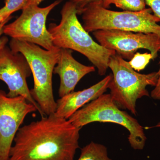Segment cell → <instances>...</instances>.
Returning a JSON list of instances; mask_svg holds the SVG:
<instances>
[{
	"mask_svg": "<svg viewBox=\"0 0 160 160\" xmlns=\"http://www.w3.org/2000/svg\"><path fill=\"white\" fill-rule=\"evenodd\" d=\"M72 50L61 48L59 57L53 73L60 79L59 95L60 98L74 91L80 80L86 75L95 71L94 66L83 65L72 55Z\"/></svg>",
	"mask_w": 160,
	"mask_h": 160,
	"instance_id": "cell-11",
	"label": "cell"
},
{
	"mask_svg": "<svg viewBox=\"0 0 160 160\" xmlns=\"http://www.w3.org/2000/svg\"><path fill=\"white\" fill-rule=\"evenodd\" d=\"M110 3L124 11L139 12L146 9L145 0H111Z\"/></svg>",
	"mask_w": 160,
	"mask_h": 160,
	"instance_id": "cell-15",
	"label": "cell"
},
{
	"mask_svg": "<svg viewBox=\"0 0 160 160\" xmlns=\"http://www.w3.org/2000/svg\"><path fill=\"white\" fill-rule=\"evenodd\" d=\"M31 73L29 63L22 54L14 52L6 46L0 49V80L8 86L7 95L11 98L23 97L36 107L42 117L44 116L27 85L26 79Z\"/></svg>",
	"mask_w": 160,
	"mask_h": 160,
	"instance_id": "cell-10",
	"label": "cell"
},
{
	"mask_svg": "<svg viewBox=\"0 0 160 160\" xmlns=\"http://www.w3.org/2000/svg\"><path fill=\"white\" fill-rule=\"evenodd\" d=\"M28 0H6L5 6L0 9L3 21L10 19L11 14L25 8Z\"/></svg>",
	"mask_w": 160,
	"mask_h": 160,
	"instance_id": "cell-14",
	"label": "cell"
},
{
	"mask_svg": "<svg viewBox=\"0 0 160 160\" xmlns=\"http://www.w3.org/2000/svg\"><path fill=\"white\" fill-rule=\"evenodd\" d=\"M61 14L59 24L51 23L48 28L54 46L78 52L97 68L99 75L106 74L109 59L116 52L95 42L78 19L77 8L74 3L66 2Z\"/></svg>",
	"mask_w": 160,
	"mask_h": 160,
	"instance_id": "cell-2",
	"label": "cell"
},
{
	"mask_svg": "<svg viewBox=\"0 0 160 160\" xmlns=\"http://www.w3.org/2000/svg\"><path fill=\"white\" fill-rule=\"evenodd\" d=\"M81 129L55 113L21 127L9 160H74Z\"/></svg>",
	"mask_w": 160,
	"mask_h": 160,
	"instance_id": "cell-1",
	"label": "cell"
},
{
	"mask_svg": "<svg viewBox=\"0 0 160 160\" xmlns=\"http://www.w3.org/2000/svg\"><path fill=\"white\" fill-rule=\"evenodd\" d=\"M68 120L80 129L94 122L118 124L129 132L128 141L132 148L142 150L146 145L147 138L142 126L137 120L121 110L110 94L100 96L79 109Z\"/></svg>",
	"mask_w": 160,
	"mask_h": 160,
	"instance_id": "cell-6",
	"label": "cell"
},
{
	"mask_svg": "<svg viewBox=\"0 0 160 160\" xmlns=\"http://www.w3.org/2000/svg\"><path fill=\"white\" fill-rule=\"evenodd\" d=\"M155 127H160V122L158 123L157 125H156V126H155Z\"/></svg>",
	"mask_w": 160,
	"mask_h": 160,
	"instance_id": "cell-23",
	"label": "cell"
},
{
	"mask_svg": "<svg viewBox=\"0 0 160 160\" xmlns=\"http://www.w3.org/2000/svg\"><path fill=\"white\" fill-rule=\"evenodd\" d=\"M78 160H112L109 157L106 146L92 142L81 149Z\"/></svg>",
	"mask_w": 160,
	"mask_h": 160,
	"instance_id": "cell-13",
	"label": "cell"
},
{
	"mask_svg": "<svg viewBox=\"0 0 160 160\" xmlns=\"http://www.w3.org/2000/svg\"><path fill=\"white\" fill-rule=\"evenodd\" d=\"M82 15L83 26L87 32L115 29L134 32L152 33L160 36V19L150 8L139 12L115 11L97 2L89 3L77 10Z\"/></svg>",
	"mask_w": 160,
	"mask_h": 160,
	"instance_id": "cell-4",
	"label": "cell"
},
{
	"mask_svg": "<svg viewBox=\"0 0 160 160\" xmlns=\"http://www.w3.org/2000/svg\"><path fill=\"white\" fill-rule=\"evenodd\" d=\"M156 16L160 19V0H145Z\"/></svg>",
	"mask_w": 160,
	"mask_h": 160,
	"instance_id": "cell-18",
	"label": "cell"
},
{
	"mask_svg": "<svg viewBox=\"0 0 160 160\" xmlns=\"http://www.w3.org/2000/svg\"><path fill=\"white\" fill-rule=\"evenodd\" d=\"M43 0H28L25 8L27 7V6H30V5H37V6H38L40 3Z\"/></svg>",
	"mask_w": 160,
	"mask_h": 160,
	"instance_id": "cell-21",
	"label": "cell"
},
{
	"mask_svg": "<svg viewBox=\"0 0 160 160\" xmlns=\"http://www.w3.org/2000/svg\"><path fill=\"white\" fill-rule=\"evenodd\" d=\"M38 109L21 96L9 97L0 89V160H9L18 131L26 117Z\"/></svg>",
	"mask_w": 160,
	"mask_h": 160,
	"instance_id": "cell-9",
	"label": "cell"
},
{
	"mask_svg": "<svg viewBox=\"0 0 160 160\" xmlns=\"http://www.w3.org/2000/svg\"><path fill=\"white\" fill-rule=\"evenodd\" d=\"M5 22V21H3V19L2 17V15H1V14H0V24H1L2 22Z\"/></svg>",
	"mask_w": 160,
	"mask_h": 160,
	"instance_id": "cell-22",
	"label": "cell"
},
{
	"mask_svg": "<svg viewBox=\"0 0 160 160\" xmlns=\"http://www.w3.org/2000/svg\"><path fill=\"white\" fill-rule=\"evenodd\" d=\"M111 0H69V1L76 5L77 10L82 9L86 5L92 2L99 3L103 7L108 9L111 5Z\"/></svg>",
	"mask_w": 160,
	"mask_h": 160,
	"instance_id": "cell-17",
	"label": "cell"
},
{
	"mask_svg": "<svg viewBox=\"0 0 160 160\" xmlns=\"http://www.w3.org/2000/svg\"><path fill=\"white\" fill-rule=\"evenodd\" d=\"M9 48L26 58L31 69L34 87L30 90L32 98L44 116L55 113L56 101L52 89V77L59 57L61 48L46 50L33 43L12 38Z\"/></svg>",
	"mask_w": 160,
	"mask_h": 160,
	"instance_id": "cell-3",
	"label": "cell"
},
{
	"mask_svg": "<svg viewBox=\"0 0 160 160\" xmlns=\"http://www.w3.org/2000/svg\"><path fill=\"white\" fill-rule=\"evenodd\" d=\"M151 59L152 60V56L150 53L136 52L129 63L135 71L140 72L146 68Z\"/></svg>",
	"mask_w": 160,
	"mask_h": 160,
	"instance_id": "cell-16",
	"label": "cell"
},
{
	"mask_svg": "<svg viewBox=\"0 0 160 160\" xmlns=\"http://www.w3.org/2000/svg\"><path fill=\"white\" fill-rule=\"evenodd\" d=\"M112 75L109 74L102 81L82 91L72 92L56 101L55 114L68 120L75 112L104 94L109 87Z\"/></svg>",
	"mask_w": 160,
	"mask_h": 160,
	"instance_id": "cell-12",
	"label": "cell"
},
{
	"mask_svg": "<svg viewBox=\"0 0 160 160\" xmlns=\"http://www.w3.org/2000/svg\"><path fill=\"white\" fill-rule=\"evenodd\" d=\"M10 19L6 20L0 24V49H2L5 46H6V44L9 41L8 38L6 36H2V35L4 34L3 29H4V26L6 25V23Z\"/></svg>",
	"mask_w": 160,
	"mask_h": 160,
	"instance_id": "cell-20",
	"label": "cell"
},
{
	"mask_svg": "<svg viewBox=\"0 0 160 160\" xmlns=\"http://www.w3.org/2000/svg\"><path fill=\"white\" fill-rule=\"evenodd\" d=\"M108 66L112 73L108 87L109 94L119 108L127 109L136 115L137 101L149 96L146 87H155L157 85L158 72L148 74L139 73L132 68L129 62L117 53L110 58Z\"/></svg>",
	"mask_w": 160,
	"mask_h": 160,
	"instance_id": "cell-5",
	"label": "cell"
},
{
	"mask_svg": "<svg viewBox=\"0 0 160 160\" xmlns=\"http://www.w3.org/2000/svg\"><path fill=\"white\" fill-rule=\"evenodd\" d=\"M101 46L114 50L124 59L131 60L138 49H147L154 60L160 50V36L130 31L104 29L92 32Z\"/></svg>",
	"mask_w": 160,
	"mask_h": 160,
	"instance_id": "cell-8",
	"label": "cell"
},
{
	"mask_svg": "<svg viewBox=\"0 0 160 160\" xmlns=\"http://www.w3.org/2000/svg\"><path fill=\"white\" fill-rule=\"evenodd\" d=\"M61 2L57 0L43 8L37 5L25 7L16 20L4 26L3 33L12 38L33 43L46 50L54 49L56 46L46 28V20L50 12Z\"/></svg>",
	"mask_w": 160,
	"mask_h": 160,
	"instance_id": "cell-7",
	"label": "cell"
},
{
	"mask_svg": "<svg viewBox=\"0 0 160 160\" xmlns=\"http://www.w3.org/2000/svg\"><path fill=\"white\" fill-rule=\"evenodd\" d=\"M159 64L160 68L159 71L158 72V78L157 83L155 86L154 89L151 91L150 93L151 97L153 99L156 100H160V60Z\"/></svg>",
	"mask_w": 160,
	"mask_h": 160,
	"instance_id": "cell-19",
	"label": "cell"
}]
</instances>
